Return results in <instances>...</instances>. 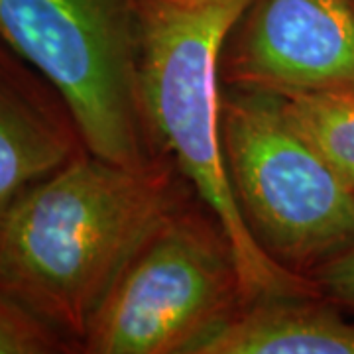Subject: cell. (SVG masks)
<instances>
[{
	"instance_id": "obj_1",
	"label": "cell",
	"mask_w": 354,
	"mask_h": 354,
	"mask_svg": "<svg viewBox=\"0 0 354 354\" xmlns=\"http://www.w3.org/2000/svg\"><path fill=\"white\" fill-rule=\"evenodd\" d=\"M183 179L167 153L122 165L85 150L20 195L2 218L0 291L81 353L134 256L185 205Z\"/></svg>"
},
{
	"instance_id": "obj_2",
	"label": "cell",
	"mask_w": 354,
	"mask_h": 354,
	"mask_svg": "<svg viewBox=\"0 0 354 354\" xmlns=\"http://www.w3.org/2000/svg\"><path fill=\"white\" fill-rule=\"evenodd\" d=\"M250 0H140L138 75L146 120L232 244L246 304L319 293L313 279L262 250L248 230L228 177L221 106V57Z\"/></svg>"
},
{
	"instance_id": "obj_3",
	"label": "cell",
	"mask_w": 354,
	"mask_h": 354,
	"mask_svg": "<svg viewBox=\"0 0 354 354\" xmlns=\"http://www.w3.org/2000/svg\"><path fill=\"white\" fill-rule=\"evenodd\" d=\"M221 138L244 223L270 258L309 276L354 242V187L291 127L276 93L223 87Z\"/></svg>"
},
{
	"instance_id": "obj_4",
	"label": "cell",
	"mask_w": 354,
	"mask_h": 354,
	"mask_svg": "<svg viewBox=\"0 0 354 354\" xmlns=\"http://www.w3.org/2000/svg\"><path fill=\"white\" fill-rule=\"evenodd\" d=\"M140 0H0V36L62 93L88 152L122 165L164 153L140 97Z\"/></svg>"
},
{
	"instance_id": "obj_5",
	"label": "cell",
	"mask_w": 354,
	"mask_h": 354,
	"mask_svg": "<svg viewBox=\"0 0 354 354\" xmlns=\"http://www.w3.org/2000/svg\"><path fill=\"white\" fill-rule=\"evenodd\" d=\"M246 304L225 228L187 205L142 246L91 323L81 353L195 354Z\"/></svg>"
},
{
	"instance_id": "obj_6",
	"label": "cell",
	"mask_w": 354,
	"mask_h": 354,
	"mask_svg": "<svg viewBox=\"0 0 354 354\" xmlns=\"http://www.w3.org/2000/svg\"><path fill=\"white\" fill-rule=\"evenodd\" d=\"M221 75L223 85L278 95L354 91V0H250Z\"/></svg>"
},
{
	"instance_id": "obj_7",
	"label": "cell",
	"mask_w": 354,
	"mask_h": 354,
	"mask_svg": "<svg viewBox=\"0 0 354 354\" xmlns=\"http://www.w3.org/2000/svg\"><path fill=\"white\" fill-rule=\"evenodd\" d=\"M85 150L62 93L0 36V223L20 195Z\"/></svg>"
},
{
	"instance_id": "obj_8",
	"label": "cell",
	"mask_w": 354,
	"mask_h": 354,
	"mask_svg": "<svg viewBox=\"0 0 354 354\" xmlns=\"http://www.w3.org/2000/svg\"><path fill=\"white\" fill-rule=\"evenodd\" d=\"M195 354H354V321L321 293L244 304Z\"/></svg>"
},
{
	"instance_id": "obj_9",
	"label": "cell",
	"mask_w": 354,
	"mask_h": 354,
	"mask_svg": "<svg viewBox=\"0 0 354 354\" xmlns=\"http://www.w3.org/2000/svg\"><path fill=\"white\" fill-rule=\"evenodd\" d=\"M278 97L291 127L354 187V91L288 93Z\"/></svg>"
},
{
	"instance_id": "obj_10",
	"label": "cell",
	"mask_w": 354,
	"mask_h": 354,
	"mask_svg": "<svg viewBox=\"0 0 354 354\" xmlns=\"http://www.w3.org/2000/svg\"><path fill=\"white\" fill-rule=\"evenodd\" d=\"M79 353L69 339L0 291V354Z\"/></svg>"
},
{
	"instance_id": "obj_11",
	"label": "cell",
	"mask_w": 354,
	"mask_h": 354,
	"mask_svg": "<svg viewBox=\"0 0 354 354\" xmlns=\"http://www.w3.org/2000/svg\"><path fill=\"white\" fill-rule=\"evenodd\" d=\"M321 295L354 315V242L309 272Z\"/></svg>"
}]
</instances>
